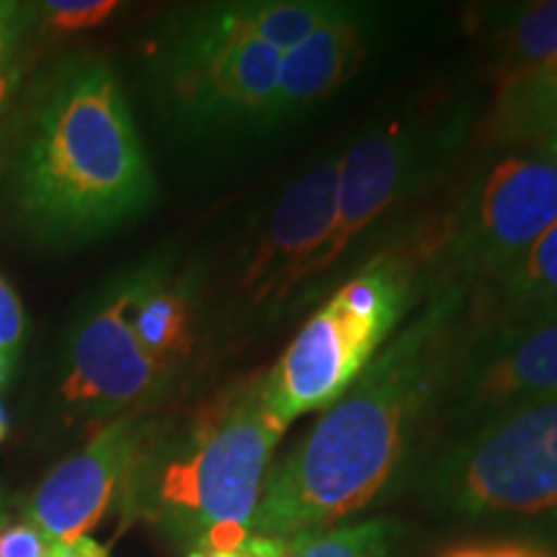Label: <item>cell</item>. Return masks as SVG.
Instances as JSON below:
<instances>
[{"instance_id": "cell-1", "label": "cell", "mask_w": 557, "mask_h": 557, "mask_svg": "<svg viewBox=\"0 0 557 557\" xmlns=\"http://www.w3.org/2000/svg\"><path fill=\"white\" fill-rule=\"evenodd\" d=\"M465 287L436 292L369 361L287 457L269 470L250 532L292 540L323 532L372 506L406 462L410 436L438 403L459 348Z\"/></svg>"}, {"instance_id": "cell-2", "label": "cell", "mask_w": 557, "mask_h": 557, "mask_svg": "<svg viewBox=\"0 0 557 557\" xmlns=\"http://www.w3.org/2000/svg\"><path fill=\"white\" fill-rule=\"evenodd\" d=\"M282 421L263 393V372L191 418L171 442L139 447L122 491L127 508L191 553L233 549L253 527Z\"/></svg>"}, {"instance_id": "cell-3", "label": "cell", "mask_w": 557, "mask_h": 557, "mask_svg": "<svg viewBox=\"0 0 557 557\" xmlns=\"http://www.w3.org/2000/svg\"><path fill=\"white\" fill-rule=\"evenodd\" d=\"M24 212L52 233H96L135 214L150 197V169L101 62L65 70L41 101L16 171Z\"/></svg>"}, {"instance_id": "cell-4", "label": "cell", "mask_w": 557, "mask_h": 557, "mask_svg": "<svg viewBox=\"0 0 557 557\" xmlns=\"http://www.w3.org/2000/svg\"><path fill=\"white\" fill-rule=\"evenodd\" d=\"M418 487L436 511L459 519L557 511V398L462 431L426 465Z\"/></svg>"}, {"instance_id": "cell-5", "label": "cell", "mask_w": 557, "mask_h": 557, "mask_svg": "<svg viewBox=\"0 0 557 557\" xmlns=\"http://www.w3.org/2000/svg\"><path fill=\"white\" fill-rule=\"evenodd\" d=\"M408 305V278L393 263H374L348 278L269 372L263 393L284 426L312 410H329L385 344Z\"/></svg>"}, {"instance_id": "cell-6", "label": "cell", "mask_w": 557, "mask_h": 557, "mask_svg": "<svg viewBox=\"0 0 557 557\" xmlns=\"http://www.w3.org/2000/svg\"><path fill=\"white\" fill-rule=\"evenodd\" d=\"M557 220V158L540 150L498 160L459 209L449 263L462 278H493Z\"/></svg>"}, {"instance_id": "cell-7", "label": "cell", "mask_w": 557, "mask_h": 557, "mask_svg": "<svg viewBox=\"0 0 557 557\" xmlns=\"http://www.w3.org/2000/svg\"><path fill=\"white\" fill-rule=\"evenodd\" d=\"M442 395L465 431L504 410L557 398V310L498 320L457 348Z\"/></svg>"}, {"instance_id": "cell-8", "label": "cell", "mask_w": 557, "mask_h": 557, "mask_svg": "<svg viewBox=\"0 0 557 557\" xmlns=\"http://www.w3.org/2000/svg\"><path fill=\"white\" fill-rule=\"evenodd\" d=\"M278 65L282 52L248 37L227 11H218L181 52L178 94L205 114L269 122Z\"/></svg>"}, {"instance_id": "cell-9", "label": "cell", "mask_w": 557, "mask_h": 557, "mask_svg": "<svg viewBox=\"0 0 557 557\" xmlns=\"http://www.w3.org/2000/svg\"><path fill=\"white\" fill-rule=\"evenodd\" d=\"M336 178L338 158H329L305 171L278 197L243 274L250 305L274 310L299 287H308L312 263L333 225Z\"/></svg>"}, {"instance_id": "cell-10", "label": "cell", "mask_w": 557, "mask_h": 557, "mask_svg": "<svg viewBox=\"0 0 557 557\" xmlns=\"http://www.w3.org/2000/svg\"><path fill=\"white\" fill-rule=\"evenodd\" d=\"M129 302L132 284L101 305L75 333L62 382L67 406L88 416H114L148 400L163 382L169 367L150 357L132 333Z\"/></svg>"}, {"instance_id": "cell-11", "label": "cell", "mask_w": 557, "mask_h": 557, "mask_svg": "<svg viewBox=\"0 0 557 557\" xmlns=\"http://www.w3.org/2000/svg\"><path fill=\"white\" fill-rule=\"evenodd\" d=\"M137 447L139 431L129 421L103 426L78 455L45 478L26 508L29 519L58 545L86 537L124 485Z\"/></svg>"}, {"instance_id": "cell-12", "label": "cell", "mask_w": 557, "mask_h": 557, "mask_svg": "<svg viewBox=\"0 0 557 557\" xmlns=\"http://www.w3.org/2000/svg\"><path fill=\"white\" fill-rule=\"evenodd\" d=\"M410 160L413 145L408 132H403L398 124L357 139L338 158L333 225L312 263L308 292L315 287V278L336 267L351 243L398 199L410 173Z\"/></svg>"}, {"instance_id": "cell-13", "label": "cell", "mask_w": 557, "mask_h": 557, "mask_svg": "<svg viewBox=\"0 0 557 557\" xmlns=\"http://www.w3.org/2000/svg\"><path fill=\"white\" fill-rule=\"evenodd\" d=\"M361 52V29L351 11H341L336 18L323 24L282 54L269 122L276 124L292 114L323 101L357 67Z\"/></svg>"}, {"instance_id": "cell-14", "label": "cell", "mask_w": 557, "mask_h": 557, "mask_svg": "<svg viewBox=\"0 0 557 557\" xmlns=\"http://www.w3.org/2000/svg\"><path fill=\"white\" fill-rule=\"evenodd\" d=\"M132 333L150 357L169 367L189 348V299L178 289L165 287L158 278L132 282V302L127 310Z\"/></svg>"}, {"instance_id": "cell-15", "label": "cell", "mask_w": 557, "mask_h": 557, "mask_svg": "<svg viewBox=\"0 0 557 557\" xmlns=\"http://www.w3.org/2000/svg\"><path fill=\"white\" fill-rule=\"evenodd\" d=\"M493 284L500 320L557 310V220Z\"/></svg>"}, {"instance_id": "cell-16", "label": "cell", "mask_w": 557, "mask_h": 557, "mask_svg": "<svg viewBox=\"0 0 557 557\" xmlns=\"http://www.w3.org/2000/svg\"><path fill=\"white\" fill-rule=\"evenodd\" d=\"M557 114V60L498 88L491 135L504 145H532Z\"/></svg>"}, {"instance_id": "cell-17", "label": "cell", "mask_w": 557, "mask_h": 557, "mask_svg": "<svg viewBox=\"0 0 557 557\" xmlns=\"http://www.w3.org/2000/svg\"><path fill=\"white\" fill-rule=\"evenodd\" d=\"M225 11L240 32L284 54L336 18L344 5L320 3V0H269V3L230 5Z\"/></svg>"}, {"instance_id": "cell-18", "label": "cell", "mask_w": 557, "mask_h": 557, "mask_svg": "<svg viewBox=\"0 0 557 557\" xmlns=\"http://www.w3.org/2000/svg\"><path fill=\"white\" fill-rule=\"evenodd\" d=\"M557 60V0L529 3L500 32L498 88Z\"/></svg>"}, {"instance_id": "cell-19", "label": "cell", "mask_w": 557, "mask_h": 557, "mask_svg": "<svg viewBox=\"0 0 557 557\" xmlns=\"http://www.w3.org/2000/svg\"><path fill=\"white\" fill-rule=\"evenodd\" d=\"M398 524L369 519L287 540V557H395Z\"/></svg>"}, {"instance_id": "cell-20", "label": "cell", "mask_w": 557, "mask_h": 557, "mask_svg": "<svg viewBox=\"0 0 557 557\" xmlns=\"http://www.w3.org/2000/svg\"><path fill=\"white\" fill-rule=\"evenodd\" d=\"M116 3L111 0H52V3L41 5L45 16L54 29L75 32L88 29V26L101 24L114 13Z\"/></svg>"}, {"instance_id": "cell-21", "label": "cell", "mask_w": 557, "mask_h": 557, "mask_svg": "<svg viewBox=\"0 0 557 557\" xmlns=\"http://www.w3.org/2000/svg\"><path fill=\"white\" fill-rule=\"evenodd\" d=\"M60 545L32 519L0 529V557H58Z\"/></svg>"}, {"instance_id": "cell-22", "label": "cell", "mask_w": 557, "mask_h": 557, "mask_svg": "<svg viewBox=\"0 0 557 557\" xmlns=\"http://www.w3.org/2000/svg\"><path fill=\"white\" fill-rule=\"evenodd\" d=\"M18 18L16 3H0V111L9 103V96L16 83V45H18Z\"/></svg>"}, {"instance_id": "cell-23", "label": "cell", "mask_w": 557, "mask_h": 557, "mask_svg": "<svg viewBox=\"0 0 557 557\" xmlns=\"http://www.w3.org/2000/svg\"><path fill=\"white\" fill-rule=\"evenodd\" d=\"M21 338H24V310L5 278L0 276V351L18 357Z\"/></svg>"}, {"instance_id": "cell-24", "label": "cell", "mask_w": 557, "mask_h": 557, "mask_svg": "<svg viewBox=\"0 0 557 557\" xmlns=\"http://www.w3.org/2000/svg\"><path fill=\"white\" fill-rule=\"evenodd\" d=\"M442 557H549L540 549L521 545H459L451 547Z\"/></svg>"}, {"instance_id": "cell-25", "label": "cell", "mask_w": 557, "mask_h": 557, "mask_svg": "<svg viewBox=\"0 0 557 557\" xmlns=\"http://www.w3.org/2000/svg\"><path fill=\"white\" fill-rule=\"evenodd\" d=\"M58 557H109V555H107V549L99 545V542L81 537V540L70 542V545H60Z\"/></svg>"}, {"instance_id": "cell-26", "label": "cell", "mask_w": 557, "mask_h": 557, "mask_svg": "<svg viewBox=\"0 0 557 557\" xmlns=\"http://www.w3.org/2000/svg\"><path fill=\"white\" fill-rule=\"evenodd\" d=\"M529 148L545 152V156H549V158H557V114L553 116V122H549L547 127L540 132L537 139H534Z\"/></svg>"}, {"instance_id": "cell-27", "label": "cell", "mask_w": 557, "mask_h": 557, "mask_svg": "<svg viewBox=\"0 0 557 557\" xmlns=\"http://www.w3.org/2000/svg\"><path fill=\"white\" fill-rule=\"evenodd\" d=\"M13 361H16V357H11V354L0 351V389L5 387V382H9V377H11Z\"/></svg>"}, {"instance_id": "cell-28", "label": "cell", "mask_w": 557, "mask_h": 557, "mask_svg": "<svg viewBox=\"0 0 557 557\" xmlns=\"http://www.w3.org/2000/svg\"><path fill=\"white\" fill-rule=\"evenodd\" d=\"M5 431H9V418H5V410L0 406V438L5 436Z\"/></svg>"}, {"instance_id": "cell-29", "label": "cell", "mask_w": 557, "mask_h": 557, "mask_svg": "<svg viewBox=\"0 0 557 557\" xmlns=\"http://www.w3.org/2000/svg\"><path fill=\"white\" fill-rule=\"evenodd\" d=\"M0 519H3V491H0Z\"/></svg>"}]
</instances>
